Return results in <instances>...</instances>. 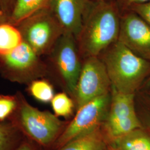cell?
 <instances>
[{
  "instance_id": "6da1fadb",
  "label": "cell",
  "mask_w": 150,
  "mask_h": 150,
  "mask_svg": "<svg viewBox=\"0 0 150 150\" xmlns=\"http://www.w3.org/2000/svg\"><path fill=\"white\" fill-rule=\"evenodd\" d=\"M121 15L117 1H92L76 38L82 59L98 56L118 41Z\"/></svg>"
},
{
  "instance_id": "7a4b0ae2",
  "label": "cell",
  "mask_w": 150,
  "mask_h": 150,
  "mask_svg": "<svg viewBox=\"0 0 150 150\" xmlns=\"http://www.w3.org/2000/svg\"><path fill=\"white\" fill-rule=\"evenodd\" d=\"M98 57L105 65L112 87L124 93H134L150 75V62L132 52L118 41Z\"/></svg>"
},
{
  "instance_id": "3957f363",
  "label": "cell",
  "mask_w": 150,
  "mask_h": 150,
  "mask_svg": "<svg viewBox=\"0 0 150 150\" xmlns=\"http://www.w3.org/2000/svg\"><path fill=\"white\" fill-rule=\"evenodd\" d=\"M23 40L40 56L48 55L64 30L50 8L38 11L17 26Z\"/></svg>"
},
{
  "instance_id": "277c9868",
  "label": "cell",
  "mask_w": 150,
  "mask_h": 150,
  "mask_svg": "<svg viewBox=\"0 0 150 150\" xmlns=\"http://www.w3.org/2000/svg\"><path fill=\"white\" fill-rule=\"evenodd\" d=\"M48 67L28 44L23 43L10 54L0 56V73L20 83H30L47 73Z\"/></svg>"
},
{
  "instance_id": "5b68a950",
  "label": "cell",
  "mask_w": 150,
  "mask_h": 150,
  "mask_svg": "<svg viewBox=\"0 0 150 150\" xmlns=\"http://www.w3.org/2000/svg\"><path fill=\"white\" fill-rule=\"evenodd\" d=\"M48 56L52 69L74 97L82 62L76 38L64 32Z\"/></svg>"
},
{
  "instance_id": "8992f818",
  "label": "cell",
  "mask_w": 150,
  "mask_h": 150,
  "mask_svg": "<svg viewBox=\"0 0 150 150\" xmlns=\"http://www.w3.org/2000/svg\"><path fill=\"white\" fill-rule=\"evenodd\" d=\"M111 87L106 67L98 56L83 59L74 95L77 108L110 93Z\"/></svg>"
},
{
  "instance_id": "52a82bcc",
  "label": "cell",
  "mask_w": 150,
  "mask_h": 150,
  "mask_svg": "<svg viewBox=\"0 0 150 150\" xmlns=\"http://www.w3.org/2000/svg\"><path fill=\"white\" fill-rule=\"evenodd\" d=\"M18 108L22 127L32 139L47 145L57 137L62 122L55 115L33 107L21 97L18 99Z\"/></svg>"
},
{
  "instance_id": "ba28073f",
  "label": "cell",
  "mask_w": 150,
  "mask_h": 150,
  "mask_svg": "<svg viewBox=\"0 0 150 150\" xmlns=\"http://www.w3.org/2000/svg\"><path fill=\"white\" fill-rule=\"evenodd\" d=\"M111 102V92L87 102L77 108L75 117L57 139L61 147L71 140L98 128L108 114Z\"/></svg>"
},
{
  "instance_id": "9c48e42d",
  "label": "cell",
  "mask_w": 150,
  "mask_h": 150,
  "mask_svg": "<svg viewBox=\"0 0 150 150\" xmlns=\"http://www.w3.org/2000/svg\"><path fill=\"white\" fill-rule=\"evenodd\" d=\"M118 41L150 62V26L134 11L121 12Z\"/></svg>"
},
{
  "instance_id": "30bf717a",
  "label": "cell",
  "mask_w": 150,
  "mask_h": 150,
  "mask_svg": "<svg viewBox=\"0 0 150 150\" xmlns=\"http://www.w3.org/2000/svg\"><path fill=\"white\" fill-rule=\"evenodd\" d=\"M91 0H52L50 9L64 32L77 37L91 6Z\"/></svg>"
},
{
  "instance_id": "8fae6325",
  "label": "cell",
  "mask_w": 150,
  "mask_h": 150,
  "mask_svg": "<svg viewBox=\"0 0 150 150\" xmlns=\"http://www.w3.org/2000/svg\"><path fill=\"white\" fill-rule=\"evenodd\" d=\"M136 116L135 94L122 93L111 87V102L106 127L125 121Z\"/></svg>"
},
{
  "instance_id": "7c38bea8",
  "label": "cell",
  "mask_w": 150,
  "mask_h": 150,
  "mask_svg": "<svg viewBox=\"0 0 150 150\" xmlns=\"http://www.w3.org/2000/svg\"><path fill=\"white\" fill-rule=\"evenodd\" d=\"M52 0H15L8 22L17 26L35 12L50 7Z\"/></svg>"
},
{
  "instance_id": "4fadbf2b",
  "label": "cell",
  "mask_w": 150,
  "mask_h": 150,
  "mask_svg": "<svg viewBox=\"0 0 150 150\" xmlns=\"http://www.w3.org/2000/svg\"><path fill=\"white\" fill-rule=\"evenodd\" d=\"M112 140L116 150H150V135L139 129Z\"/></svg>"
},
{
  "instance_id": "5bb4252c",
  "label": "cell",
  "mask_w": 150,
  "mask_h": 150,
  "mask_svg": "<svg viewBox=\"0 0 150 150\" xmlns=\"http://www.w3.org/2000/svg\"><path fill=\"white\" fill-rule=\"evenodd\" d=\"M59 150H107L98 128L71 140Z\"/></svg>"
},
{
  "instance_id": "9a60e30c",
  "label": "cell",
  "mask_w": 150,
  "mask_h": 150,
  "mask_svg": "<svg viewBox=\"0 0 150 150\" xmlns=\"http://www.w3.org/2000/svg\"><path fill=\"white\" fill-rule=\"evenodd\" d=\"M23 40L18 27L8 22L0 25V56L10 54Z\"/></svg>"
},
{
  "instance_id": "2e32d148",
  "label": "cell",
  "mask_w": 150,
  "mask_h": 150,
  "mask_svg": "<svg viewBox=\"0 0 150 150\" xmlns=\"http://www.w3.org/2000/svg\"><path fill=\"white\" fill-rule=\"evenodd\" d=\"M28 91L38 101L51 102L54 96V87L50 82L45 79H36L29 83Z\"/></svg>"
},
{
  "instance_id": "e0dca14e",
  "label": "cell",
  "mask_w": 150,
  "mask_h": 150,
  "mask_svg": "<svg viewBox=\"0 0 150 150\" xmlns=\"http://www.w3.org/2000/svg\"><path fill=\"white\" fill-rule=\"evenodd\" d=\"M51 103L54 113L57 117H69L75 107L73 100L64 92L54 95Z\"/></svg>"
},
{
  "instance_id": "ac0fdd59",
  "label": "cell",
  "mask_w": 150,
  "mask_h": 150,
  "mask_svg": "<svg viewBox=\"0 0 150 150\" xmlns=\"http://www.w3.org/2000/svg\"><path fill=\"white\" fill-rule=\"evenodd\" d=\"M18 138V131L13 123L0 122V150H11Z\"/></svg>"
},
{
  "instance_id": "d6986e66",
  "label": "cell",
  "mask_w": 150,
  "mask_h": 150,
  "mask_svg": "<svg viewBox=\"0 0 150 150\" xmlns=\"http://www.w3.org/2000/svg\"><path fill=\"white\" fill-rule=\"evenodd\" d=\"M18 106V98L9 95H0V122L4 121Z\"/></svg>"
},
{
  "instance_id": "ffe728a7",
  "label": "cell",
  "mask_w": 150,
  "mask_h": 150,
  "mask_svg": "<svg viewBox=\"0 0 150 150\" xmlns=\"http://www.w3.org/2000/svg\"><path fill=\"white\" fill-rule=\"evenodd\" d=\"M129 10L137 13L150 26V1L132 5L127 10Z\"/></svg>"
},
{
  "instance_id": "44dd1931",
  "label": "cell",
  "mask_w": 150,
  "mask_h": 150,
  "mask_svg": "<svg viewBox=\"0 0 150 150\" xmlns=\"http://www.w3.org/2000/svg\"><path fill=\"white\" fill-rule=\"evenodd\" d=\"M149 1H150V0H117V3L121 12H122L128 10L132 5L143 4Z\"/></svg>"
},
{
  "instance_id": "7402d4cb",
  "label": "cell",
  "mask_w": 150,
  "mask_h": 150,
  "mask_svg": "<svg viewBox=\"0 0 150 150\" xmlns=\"http://www.w3.org/2000/svg\"><path fill=\"white\" fill-rule=\"evenodd\" d=\"M15 0H0V13L8 17L11 15Z\"/></svg>"
},
{
  "instance_id": "603a6c76",
  "label": "cell",
  "mask_w": 150,
  "mask_h": 150,
  "mask_svg": "<svg viewBox=\"0 0 150 150\" xmlns=\"http://www.w3.org/2000/svg\"><path fill=\"white\" fill-rule=\"evenodd\" d=\"M16 150H33L32 146L28 143H24Z\"/></svg>"
},
{
  "instance_id": "cb8c5ba5",
  "label": "cell",
  "mask_w": 150,
  "mask_h": 150,
  "mask_svg": "<svg viewBox=\"0 0 150 150\" xmlns=\"http://www.w3.org/2000/svg\"><path fill=\"white\" fill-rule=\"evenodd\" d=\"M8 20H9V17L8 16L4 13H0V25L3 23L8 22Z\"/></svg>"
},
{
  "instance_id": "d4e9b609",
  "label": "cell",
  "mask_w": 150,
  "mask_h": 150,
  "mask_svg": "<svg viewBox=\"0 0 150 150\" xmlns=\"http://www.w3.org/2000/svg\"><path fill=\"white\" fill-rule=\"evenodd\" d=\"M145 88L149 90L150 89V75L147 78V79L145 80Z\"/></svg>"
},
{
  "instance_id": "484cf974",
  "label": "cell",
  "mask_w": 150,
  "mask_h": 150,
  "mask_svg": "<svg viewBox=\"0 0 150 150\" xmlns=\"http://www.w3.org/2000/svg\"><path fill=\"white\" fill-rule=\"evenodd\" d=\"M97 1H117V0H94Z\"/></svg>"
},
{
  "instance_id": "4316f807",
  "label": "cell",
  "mask_w": 150,
  "mask_h": 150,
  "mask_svg": "<svg viewBox=\"0 0 150 150\" xmlns=\"http://www.w3.org/2000/svg\"><path fill=\"white\" fill-rule=\"evenodd\" d=\"M115 150V149H113V148H112V149H110V150Z\"/></svg>"
},
{
  "instance_id": "83f0119b",
  "label": "cell",
  "mask_w": 150,
  "mask_h": 150,
  "mask_svg": "<svg viewBox=\"0 0 150 150\" xmlns=\"http://www.w3.org/2000/svg\"><path fill=\"white\" fill-rule=\"evenodd\" d=\"M149 95H150V89H149Z\"/></svg>"
}]
</instances>
